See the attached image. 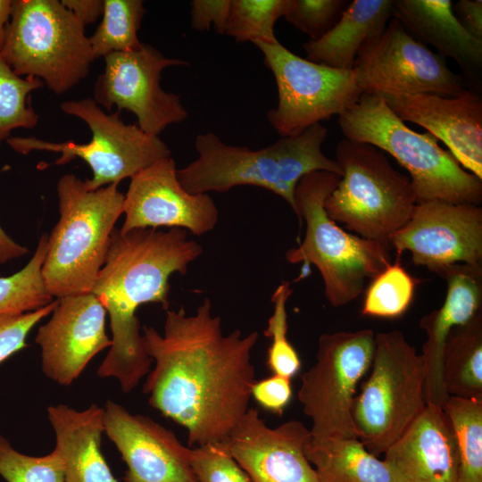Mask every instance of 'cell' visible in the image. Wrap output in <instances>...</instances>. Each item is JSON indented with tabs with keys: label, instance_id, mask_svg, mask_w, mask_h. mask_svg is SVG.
<instances>
[{
	"label": "cell",
	"instance_id": "1",
	"mask_svg": "<svg viewBox=\"0 0 482 482\" xmlns=\"http://www.w3.org/2000/svg\"><path fill=\"white\" fill-rule=\"evenodd\" d=\"M142 330L154 362L143 386L151 407L185 428L189 445L226 441L249 409L259 333L224 335L209 298L191 315L167 310L163 334Z\"/></svg>",
	"mask_w": 482,
	"mask_h": 482
},
{
	"label": "cell",
	"instance_id": "2",
	"mask_svg": "<svg viewBox=\"0 0 482 482\" xmlns=\"http://www.w3.org/2000/svg\"><path fill=\"white\" fill-rule=\"evenodd\" d=\"M202 253L203 246L183 229H114L92 290L110 316L112 330V345L97 370L99 378H116L127 394L149 373L153 361L137 309L154 303L169 310L170 276L186 274Z\"/></svg>",
	"mask_w": 482,
	"mask_h": 482
},
{
	"label": "cell",
	"instance_id": "3",
	"mask_svg": "<svg viewBox=\"0 0 482 482\" xmlns=\"http://www.w3.org/2000/svg\"><path fill=\"white\" fill-rule=\"evenodd\" d=\"M328 133L316 123L257 150L228 145L212 132L199 134L195 143L197 158L178 169L177 176L192 194L227 192L245 185L262 187L284 199L295 213V191L304 175L328 171L342 177L337 161L321 150Z\"/></svg>",
	"mask_w": 482,
	"mask_h": 482
},
{
	"label": "cell",
	"instance_id": "4",
	"mask_svg": "<svg viewBox=\"0 0 482 482\" xmlns=\"http://www.w3.org/2000/svg\"><path fill=\"white\" fill-rule=\"evenodd\" d=\"M341 176L328 171L304 175L295 191V215L304 237L286 253L289 263H302L299 278L314 265L323 280L325 296L333 307L348 304L363 292L366 283L391 262L390 249L372 240L348 233L331 220L324 204Z\"/></svg>",
	"mask_w": 482,
	"mask_h": 482
},
{
	"label": "cell",
	"instance_id": "5",
	"mask_svg": "<svg viewBox=\"0 0 482 482\" xmlns=\"http://www.w3.org/2000/svg\"><path fill=\"white\" fill-rule=\"evenodd\" d=\"M113 183L96 190L74 174L57 183L59 220L47 238L42 277L56 299L91 293L107 254L125 195Z\"/></svg>",
	"mask_w": 482,
	"mask_h": 482
},
{
	"label": "cell",
	"instance_id": "6",
	"mask_svg": "<svg viewBox=\"0 0 482 482\" xmlns=\"http://www.w3.org/2000/svg\"><path fill=\"white\" fill-rule=\"evenodd\" d=\"M338 123L345 138L389 154L409 172L417 204L481 203L482 179L464 170L433 135L410 129L381 95L362 93Z\"/></svg>",
	"mask_w": 482,
	"mask_h": 482
},
{
	"label": "cell",
	"instance_id": "7",
	"mask_svg": "<svg viewBox=\"0 0 482 482\" xmlns=\"http://www.w3.org/2000/svg\"><path fill=\"white\" fill-rule=\"evenodd\" d=\"M336 161L343 174L324 207L335 222L389 249L391 236L409 220L416 196L408 177L375 146L340 140Z\"/></svg>",
	"mask_w": 482,
	"mask_h": 482
},
{
	"label": "cell",
	"instance_id": "8",
	"mask_svg": "<svg viewBox=\"0 0 482 482\" xmlns=\"http://www.w3.org/2000/svg\"><path fill=\"white\" fill-rule=\"evenodd\" d=\"M1 55L16 74L62 94L95 60L85 26L59 0H13Z\"/></svg>",
	"mask_w": 482,
	"mask_h": 482
},
{
	"label": "cell",
	"instance_id": "9",
	"mask_svg": "<svg viewBox=\"0 0 482 482\" xmlns=\"http://www.w3.org/2000/svg\"><path fill=\"white\" fill-rule=\"evenodd\" d=\"M370 374L352 409L357 438L376 456L404 432L427 405L422 357L403 332L375 335Z\"/></svg>",
	"mask_w": 482,
	"mask_h": 482
},
{
	"label": "cell",
	"instance_id": "10",
	"mask_svg": "<svg viewBox=\"0 0 482 482\" xmlns=\"http://www.w3.org/2000/svg\"><path fill=\"white\" fill-rule=\"evenodd\" d=\"M60 108L88 126L92 133L88 143H57L35 137H10L6 143L22 154L32 151L58 153L56 165L82 159L93 172L92 178L85 180L90 190L119 184L154 162L170 156L169 146L159 137L146 134L137 124L125 123L120 111L106 113L92 98L64 101Z\"/></svg>",
	"mask_w": 482,
	"mask_h": 482
},
{
	"label": "cell",
	"instance_id": "11",
	"mask_svg": "<svg viewBox=\"0 0 482 482\" xmlns=\"http://www.w3.org/2000/svg\"><path fill=\"white\" fill-rule=\"evenodd\" d=\"M375 333L364 328L321 334L314 364L301 378L297 397L311 420V436L357 437L352 409L370 369Z\"/></svg>",
	"mask_w": 482,
	"mask_h": 482
},
{
	"label": "cell",
	"instance_id": "12",
	"mask_svg": "<svg viewBox=\"0 0 482 482\" xmlns=\"http://www.w3.org/2000/svg\"><path fill=\"white\" fill-rule=\"evenodd\" d=\"M253 44L276 81L278 105L267 112V119L282 137L299 135L313 124L339 116L363 93L353 70L311 62L279 42Z\"/></svg>",
	"mask_w": 482,
	"mask_h": 482
},
{
	"label": "cell",
	"instance_id": "13",
	"mask_svg": "<svg viewBox=\"0 0 482 482\" xmlns=\"http://www.w3.org/2000/svg\"><path fill=\"white\" fill-rule=\"evenodd\" d=\"M353 70L363 93L456 96L465 90L463 79L447 67L445 58L415 39L394 17L359 53Z\"/></svg>",
	"mask_w": 482,
	"mask_h": 482
},
{
	"label": "cell",
	"instance_id": "14",
	"mask_svg": "<svg viewBox=\"0 0 482 482\" xmlns=\"http://www.w3.org/2000/svg\"><path fill=\"white\" fill-rule=\"evenodd\" d=\"M104 70L96 80L93 100L107 110L114 105L135 114L137 126L159 137L168 126L185 120L188 112L180 96L166 92L160 84L164 69L187 66L185 60L165 57L152 46L106 55Z\"/></svg>",
	"mask_w": 482,
	"mask_h": 482
},
{
	"label": "cell",
	"instance_id": "15",
	"mask_svg": "<svg viewBox=\"0 0 482 482\" xmlns=\"http://www.w3.org/2000/svg\"><path fill=\"white\" fill-rule=\"evenodd\" d=\"M401 256L429 270L455 263L482 264V209L433 200L416 204L408 221L389 240Z\"/></svg>",
	"mask_w": 482,
	"mask_h": 482
},
{
	"label": "cell",
	"instance_id": "16",
	"mask_svg": "<svg viewBox=\"0 0 482 482\" xmlns=\"http://www.w3.org/2000/svg\"><path fill=\"white\" fill-rule=\"evenodd\" d=\"M171 156L160 159L130 178L124 197L121 232L136 229H183L195 236L212 231L219 210L209 194H192L180 184Z\"/></svg>",
	"mask_w": 482,
	"mask_h": 482
},
{
	"label": "cell",
	"instance_id": "17",
	"mask_svg": "<svg viewBox=\"0 0 482 482\" xmlns=\"http://www.w3.org/2000/svg\"><path fill=\"white\" fill-rule=\"evenodd\" d=\"M35 342L41 348L44 374L61 386L71 385L89 362L112 345L105 330L107 311L92 292L57 299Z\"/></svg>",
	"mask_w": 482,
	"mask_h": 482
},
{
	"label": "cell",
	"instance_id": "18",
	"mask_svg": "<svg viewBox=\"0 0 482 482\" xmlns=\"http://www.w3.org/2000/svg\"><path fill=\"white\" fill-rule=\"evenodd\" d=\"M104 426L128 466L126 482H197L191 449L150 417L108 400Z\"/></svg>",
	"mask_w": 482,
	"mask_h": 482
},
{
	"label": "cell",
	"instance_id": "19",
	"mask_svg": "<svg viewBox=\"0 0 482 482\" xmlns=\"http://www.w3.org/2000/svg\"><path fill=\"white\" fill-rule=\"evenodd\" d=\"M310 436L299 420L270 428L249 408L222 444L252 482H320L304 453Z\"/></svg>",
	"mask_w": 482,
	"mask_h": 482
},
{
	"label": "cell",
	"instance_id": "20",
	"mask_svg": "<svg viewBox=\"0 0 482 482\" xmlns=\"http://www.w3.org/2000/svg\"><path fill=\"white\" fill-rule=\"evenodd\" d=\"M382 96L403 121L426 129L444 142L464 170L482 179V98L477 92Z\"/></svg>",
	"mask_w": 482,
	"mask_h": 482
},
{
	"label": "cell",
	"instance_id": "21",
	"mask_svg": "<svg viewBox=\"0 0 482 482\" xmlns=\"http://www.w3.org/2000/svg\"><path fill=\"white\" fill-rule=\"evenodd\" d=\"M447 285L442 306L423 316L420 327L426 333L420 354L425 368L427 404L442 407L448 394L443 378V355L451 331L481 312L482 264L455 263L434 271Z\"/></svg>",
	"mask_w": 482,
	"mask_h": 482
},
{
	"label": "cell",
	"instance_id": "22",
	"mask_svg": "<svg viewBox=\"0 0 482 482\" xmlns=\"http://www.w3.org/2000/svg\"><path fill=\"white\" fill-rule=\"evenodd\" d=\"M383 461L395 482H459L458 448L443 408L427 404Z\"/></svg>",
	"mask_w": 482,
	"mask_h": 482
},
{
	"label": "cell",
	"instance_id": "23",
	"mask_svg": "<svg viewBox=\"0 0 482 482\" xmlns=\"http://www.w3.org/2000/svg\"><path fill=\"white\" fill-rule=\"evenodd\" d=\"M393 17L418 41L432 45L450 57L470 81L478 84L482 70V40L460 24L451 0H394Z\"/></svg>",
	"mask_w": 482,
	"mask_h": 482
},
{
	"label": "cell",
	"instance_id": "24",
	"mask_svg": "<svg viewBox=\"0 0 482 482\" xmlns=\"http://www.w3.org/2000/svg\"><path fill=\"white\" fill-rule=\"evenodd\" d=\"M47 416L55 433L54 449L63 461L66 482H119L101 451L104 407L92 404L79 411L59 403L47 408Z\"/></svg>",
	"mask_w": 482,
	"mask_h": 482
},
{
	"label": "cell",
	"instance_id": "25",
	"mask_svg": "<svg viewBox=\"0 0 482 482\" xmlns=\"http://www.w3.org/2000/svg\"><path fill=\"white\" fill-rule=\"evenodd\" d=\"M394 0H353L336 25L303 45L307 60L337 70H353L359 53L378 38L393 17Z\"/></svg>",
	"mask_w": 482,
	"mask_h": 482
},
{
	"label": "cell",
	"instance_id": "26",
	"mask_svg": "<svg viewBox=\"0 0 482 482\" xmlns=\"http://www.w3.org/2000/svg\"><path fill=\"white\" fill-rule=\"evenodd\" d=\"M304 453L320 482H395L384 461L357 437L311 436Z\"/></svg>",
	"mask_w": 482,
	"mask_h": 482
},
{
	"label": "cell",
	"instance_id": "27",
	"mask_svg": "<svg viewBox=\"0 0 482 482\" xmlns=\"http://www.w3.org/2000/svg\"><path fill=\"white\" fill-rule=\"evenodd\" d=\"M443 378L449 396L482 400V312L449 334Z\"/></svg>",
	"mask_w": 482,
	"mask_h": 482
},
{
	"label": "cell",
	"instance_id": "28",
	"mask_svg": "<svg viewBox=\"0 0 482 482\" xmlns=\"http://www.w3.org/2000/svg\"><path fill=\"white\" fill-rule=\"evenodd\" d=\"M442 408L458 448L459 482H482V400L448 396Z\"/></svg>",
	"mask_w": 482,
	"mask_h": 482
},
{
	"label": "cell",
	"instance_id": "29",
	"mask_svg": "<svg viewBox=\"0 0 482 482\" xmlns=\"http://www.w3.org/2000/svg\"><path fill=\"white\" fill-rule=\"evenodd\" d=\"M145 12L142 0H104L102 21L89 37L95 60L139 48L137 31Z\"/></svg>",
	"mask_w": 482,
	"mask_h": 482
},
{
	"label": "cell",
	"instance_id": "30",
	"mask_svg": "<svg viewBox=\"0 0 482 482\" xmlns=\"http://www.w3.org/2000/svg\"><path fill=\"white\" fill-rule=\"evenodd\" d=\"M47 238L46 234L40 237L32 257L21 270L0 277V315L36 311L53 302L42 277Z\"/></svg>",
	"mask_w": 482,
	"mask_h": 482
},
{
	"label": "cell",
	"instance_id": "31",
	"mask_svg": "<svg viewBox=\"0 0 482 482\" xmlns=\"http://www.w3.org/2000/svg\"><path fill=\"white\" fill-rule=\"evenodd\" d=\"M396 256L374 277L365 291L362 314L378 318H397L410 307L419 279L413 278Z\"/></svg>",
	"mask_w": 482,
	"mask_h": 482
},
{
	"label": "cell",
	"instance_id": "32",
	"mask_svg": "<svg viewBox=\"0 0 482 482\" xmlns=\"http://www.w3.org/2000/svg\"><path fill=\"white\" fill-rule=\"evenodd\" d=\"M43 86L38 78L16 74L0 54V146L13 129L37 124L39 117L29 104V95Z\"/></svg>",
	"mask_w": 482,
	"mask_h": 482
},
{
	"label": "cell",
	"instance_id": "33",
	"mask_svg": "<svg viewBox=\"0 0 482 482\" xmlns=\"http://www.w3.org/2000/svg\"><path fill=\"white\" fill-rule=\"evenodd\" d=\"M290 0H230L225 34L237 42L278 43L276 21L284 17Z\"/></svg>",
	"mask_w": 482,
	"mask_h": 482
},
{
	"label": "cell",
	"instance_id": "34",
	"mask_svg": "<svg viewBox=\"0 0 482 482\" xmlns=\"http://www.w3.org/2000/svg\"><path fill=\"white\" fill-rule=\"evenodd\" d=\"M293 293L291 283L281 282L271 295L273 313L268 320L264 331L271 338L268 349L267 365L274 375L292 378L301 369V361L295 347L287 338V303Z\"/></svg>",
	"mask_w": 482,
	"mask_h": 482
},
{
	"label": "cell",
	"instance_id": "35",
	"mask_svg": "<svg viewBox=\"0 0 482 482\" xmlns=\"http://www.w3.org/2000/svg\"><path fill=\"white\" fill-rule=\"evenodd\" d=\"M0 475L7 482H66L63 461L54 449L44 456L16 451L0 435Z\"/></svg>",
	"mask_w": 482,
	"mask_h": 482
},
{
	"label": "cell",
	"instance_id": "36",
	"mask_svg": "<svg viewBox=\"0 0 482 482\" xmlns=\"http://www.w3.org/2000/svg\"><path fill=\"white\" fill-rule=\"evenodd\" d=\"M346 0H290L284 18L297 29L318 40L338 21L349 4Z\"/></svg>",
	"mask_w": 482,
	"mask_h": 482
},
{
	"label": "cell",
	"instance_id": "37",
	"mask_svg": "<svg viewBox=\"0 0 482 482\" xmlns=\"http://www.w3.org/2000/svg\"><path fill=\"white\" fill-rule=\"evenodd\" d=\"M191 466L197 482H252L222 443L191 449Z\"/></svg>",
	"mask_w": 482,
	"mask_h": 482
},
{
	"label": "cell",
	"instance_id": "38",
	"mask_svg": "<svg viewBox=\"0 0 482 482\" xmlns=\"http://www.w3.org/2000/svg\"><path fill=\"white\" fill-rule=\"evenodd\" d=\"M58 300L36 311L0 315V363L27 347L30 330L54 310Z\"/></svg>",
	"mask_w": 482,
	"mask_h": 482
},
{
	"label": "cell",
	"instance_id": "39",
	"mask_svg": "<svg viewBox=\"0 0 482 482\" xmlns=\"http://www.w3.org/2000/svg\"><path fill=\"white\" fill-rule=\"evenodd\" d=\"M251 396L264 409L281 414L292 398L291 379L273 374L255 381Z\"/></svg>",
	"mask_w": 482,
	"mask_h": 482
},
{
	"label": "cell",
	"instance_id": "40",
	"mask_svg": "<svg viewBox=\"0 0 482 482\" xmlns=\"http://www.w3.org/2000/svg\"><path fill=\"white\" fill-rule=\"evenodd\" d=\"M191 26L199 31L209 30L213 25L220 34H225L230 0H193L190 3Z\"/></svg>",
	"mask_w": 482,
	"mask_h": 482
},
{
	"label": "cell",
	"instance_id": "41",
	"mask_svg": "<svg viewBox=\"0 0 482 482\" xmlns=\"http://www.w3.org/2000/svg\"><path fill=\"white\" fill-rule=\"evenodd\" d=\"M460 24L477 39L482 40V1L460 0L453 5Z\"/></svg>",
	"mask_w": 482,
	"mask_h": 482
},
{
	"label": "cell",
	"instance_id": "42",
	"mask_svg": "<svg viewBox=\"0 0 482 482\" xmlns=\"http://www.w3.org/2000/svg\"><path fill=\"white\" fill-rule=\"evenodd\" d=\"M62 4L84 25L94 23L104 11V0H62Z\"/></svg>",
	"mask_w": 482,
	"mask_h": 482
},
{
	"label": "cell",
	"instance_id": "43",
	"mask_svg": "<svg viewBox=\"0 0 482 482\" xmlns=\"http://www.w3.org/2000/svg\"><path fill=\"white\" fill-rule=\"evenodd\" d=\"M28 252L26 246L14 241L0 225V264L20 258Z\"/></svg>",
	"mask_w": 482,
	"mask_h": 482
},
{
	"label": "cell",
	"instance_id": "44",
	"mask_svg": "<svg viewBox=\"0 0 482 482\" xmlns=\"http://www.w3.org/2000/svg\"><path fill=\"white\" fill-rule=\"evenodd\" d=\"M12 5L13 0H0V52L4 46Z\"/></svg>",
	"mask_w": 482,
	"mask_h": 482
}]
</instances>
